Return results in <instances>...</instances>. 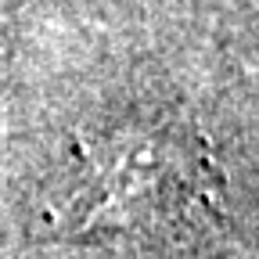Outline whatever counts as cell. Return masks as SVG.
I'll use <instances>...</instances> for the list:
<instances>
[{
	"mask_svg": "<svg viewBox=\"0 0 259 259\" xmlns=\"http://www.w3.org/2000/svg\"><path fill=\"white\" fill-rule=\"evenodd\" d=\"M223 173L184 119L151 115L83 134L54 184L44 223L61 238H184L223 216Z\"/></svg>",
	"mask_w": 259,
	"mask_h": 259,
	"instance_id": "1",
	"label": "cell"
}]
</instances>
